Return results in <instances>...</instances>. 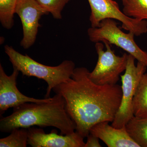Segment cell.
Instances as JSON below:
<instances>
[{"label":"cell","instance_id":"1","mask_svg":"<svg viewBox=\"0 0 147 147\" xmlns=\"http://www.w3.org/2000/svg\"><path fill=\"white\" fill-rule=\"evenodd\" d=\"M89 72L85 67L75 68L70 79L53 89L63 98L76 131L84 138L96 124L113 122L122 98L121 86L95 84L89 77Z\"/></svg>","mask_w":147,"mask_h":147},{"label":"cell","instance_id":"2","mask_svg":"<svg viewBox=\"0 0 147 147\" xmlns=\"http://www.w3.org/2000/svg\"><path fill=\"white\" fill-rule=\"evenodd\" d=\"M34 126L53 127L59 129L62 135L71 134L76 128L75 123L65 110L63 98L57 94L48 102H26L13 108L11 115L0 120V130L4 133Z\"/></svg>","mask_w":147,"mask_h":147},{"label":"cell","instance_id":"3","mask_svg":"<svg viewBox=\"0 0 147 147\" xmlns=\"http://www.w3.org/2000/svg\"><path fill=\"white\" fill-rule=\"evenodd\" d=\"M5 52L9 61L24 76L36 77L44 80L47 87L45 98H50L53 88L71 78L75 68L72 61L65 60L59 65L49 66L38 62L27 55H23L8 45L5 46Z\"/></svg>","mask_w":147,"mask_h":147},{"label":"cell","instance_id":"4","mask_svg":"<svg viewBox=\"0 0 147 147\" xmlns=\"http://www.w3.org/2000/svg\"><path fill=\"white\" fill-rule=\"evenodd\" d=\"M90 41L96 43L106 41L115 45L134 57L138 62L147 67V52L142 50L135 42L133 32L126 33L118 26L115 19L106 18L100 22L99 27H90L88 30Z\"/></svg>","mask_w":147,"mask_h":147},{"label":"cell","instance_id":"5","mask_svg":"<svg viewBox=\"0 0 147 147\" xmlns=\"http://www.w3.org/2000/svg\"><path fill=\"white\" fill-rule=\"evenodd\" d=\"M136 59L128 55L127 64L125 73L121 75V79L122 98L121 104L116 113L112 125L117 128L125 126L133 117V100L135 92L140 80L146 72L147 67L138 62L135 64Z\"/></svg>","mask_w":147,"mask_h":147},{"label":"cell","instance_id":"6","mask_svg":"<svg viewBox=\"0 0 147 147\" xmlns=\"http://www.w3.org/2000/svg\"><path fill=\"white\" fill-rule=\"evenodd\" d=\"M95 47L98 59L94 69L89 73L90 79L98 85L117 84L126 69L128 55L117 56L106 41L96 42Z\"/></svg>","mask_w":147,"mask_h":147},{"label":"cell","instance_id":"7","mask_svg":"<svg viewBox=\"0 0 147 147\" xmlns=\"http://www.w3.org/2000/svg\"><path fill=\"white\" fill-rule=\"evenodd\" d=\"M91 8L90 21L91 27H99L100 22L106 18L120 21L122 28L139 36L147 32V21L126 16L114 0H88Z\"/></svg>","mask_w":147,"mask_h":147},{"label":"cell","instance_id":"8","mask_svg":"<svg viewBox=\"0 0 147 147\" xmlns=\"http://www.w3.org/2000/svg\"><path fill=\"white\" fill-rule=\"evenodd\" d=\"M15 13L20 17L24 36L21 45L28 49L34 44L40 26L39 21L42 15L48 14L36 0H18Z\"/></svg>","mask_w":147,"mask_h":147},{"label":"cell","instance_id":"9","mask_svg":"<svg viewBox=\"0 0 147 147\" xmlns=\"http://www.w3.org/2000/svg\"><path fill=\"white\" fill-rule=\"evenodd\" d=\"M13 73L7 75L2 65L0 64V115L9 108H15L26 102L43 103L50 101L52 97L37 99L24 95L16 86V80L19 72L17 69L13 67Z\"/></svg>","mask_w":147,"mask_h":147},{"label":"cell","instance_id":"10","mask_svg":"<svg viewBox=\"0 0 147 147\" xmlns=\"http://www.w3.org/2000/svg\"><path fill=\"white\" fill-rule=\"evenodd\" d=\"M28 144L33 147H84V138L77 131L67 135H58L55 130L46 134L42 128H28Z\"/></svg>","mask_w":147,"mask_h":147},{"label":"cell","instance_id":"11","mask_svg":"<svg viewBox=\"0 0 147 147\" xmlns=\"http://www.w3.org/2000/svg\"><path fill=\"white\" fill-rule=\"evenodd\" d=\"M109 122L98 123L92 127L90 133L94 134L108 147H140L130 137L125 126L117 128Z\"/></svg>","mask_w":147,"mask_h":147},{"label":"cell","instance_id":"12","mask_svg":"<svg viewBox=\"0 0 147 147\" xmlns=\"http://www.w3.org/2000/svg\"><path fill=\"white\" fill-rule=\"evenodd\" d=\"M125 127L129 136L140 147H147V118L134 116Z\"/></svg>","mask_w":147,"mask_h":147},{"label":"cell","instance_id":"13","mask_svg":"<svg viewBox=\"0 0 147 147\" xmlns=\"http://www.w3.org/2000/svg\"><path fill=\"white\" fill-rule=\"evenodd\" d=\"M134 116L147 118V73H145L139 82L133 100Z\"/></svg>","mask_w":147,"mask_h":147},{"label":"cell","instance_id":"14","mask_svg":"<svg viewBox=\"0 0 147 147\" xmlns=\"http://www.w3.org/2000/svg\"><path fill=\"white\" fill-rule=\"evenodd\" d=\"M123 12L130 18L147 21V0H127Z\"/></svg>","mask_w":147,"mask_h":147},{"label":"cell","instance_id":"15","mask_svg":"<svg viewBox=\"0 0 147 147\" xmlns=\"http://www.w3.org/2000/svg\"><path fill=\"white\" fill-rule=\"evenodd\" d=\"M28 128L13 129L7 137L0 139L1 147H26L28 144Z\"/></svg>","mask_w":147,"mask_h":147},{"label":"cell","instance_id":"16","mask_svg":"<svg viewBox=\"0 0 147 147\" xmlns=\"http://www.w3.org/2000/svg\"><path fill=\"white\" fill-rule=\"evenodd\" d=\"M18 0H0V21L3 27L11 28L13 25V15L15 13Z\"/></svg>","mask_w":147,"mask_h":147},{"label":"cell","instance_id":"17","mask_svg":"<svg viewBox=\"0 0 147 147\" xmlns=\"http://www.w3.org/2000/svg\"><path fill=\"white\" fill-rule=\"evenodd\" d=\"M70 0H36L40 6L48 13H51L54 18L60 19L61 12L66 5Z\"/></svg>","mask_w":147,"mask_h":147},{"label":"cell","instance_id":"18","mask_svg":"<svg viewBox=\"0 0 147 147\" xmlns=\"http://www.w3.org/2000/svg\"><path fill=\"white\" fill-rule=\"evenodd\" d=\"M99 138L94 134L90 133L87 137V141L84 147H101Z\"/></svg>","mask_w":147,"mask_h":147},{"label":"cell","instance_id":"19","mask_svg":"<svg viewBox=\"0 0 147 147\" xmlns=\"http://www.w3.org/2000/svg\"><path fill=\"white\" fill-rule=\"evenodd\" d=\"M127 0H122L123 5L126 2Z\"/></svg>","mask_w":147,"mask_h":147}]
</instances>
